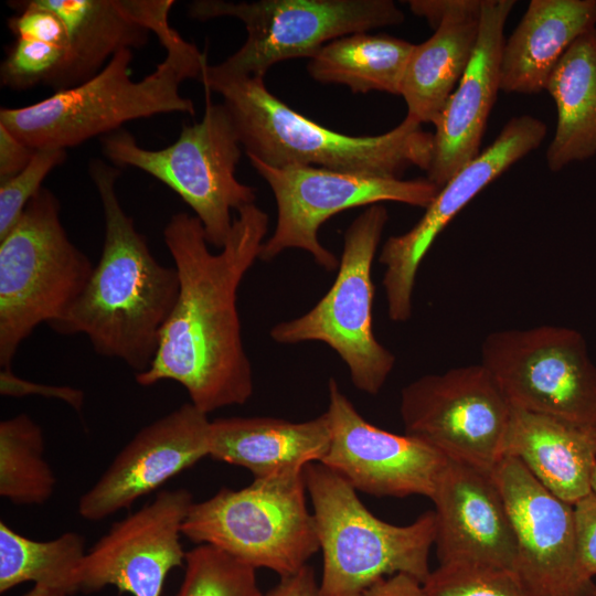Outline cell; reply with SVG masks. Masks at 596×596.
<instances>
[{
    "label": "cell",
    "instance_id": "e0dca14e",
    "mask_svg": "<svg viewBox=\"0 0 596 596\" xmlns=\"http://www.w3.org/2000/svg\"><path fill=\"white\" fill-rule=\"evenodd\" d=\"M193 502L187 489L163 490L115 522L86 552L79 592L113 585L132 596H161L170 571L185 563L182 526Z\"/></svg>",
    "mask_w": 596,
    "mask_h": 596
},
{
    "label": "cell",
    "instance_id": "6da1fadb",
    "mask_svg": "<svg viewBox=\"0 0 596 596\" xmlns=\"http://www.w3.org/2000/svg\"><path fill=\"white\" fill-rule=\"evenodd\" d=\"M267 231V213L256 204L244 206L221 252L213 254L195 215L180 212L170 217L163 240L178 273L179 294L151 365L135 374L138 384L175 381L205 414L251 398L253 370L236 300Z\"/></svg>",
    "mask_w": 596,
    "mask_h": 596
},
{
    "label": "cell",
    "instance_id": "836d02e7",
    "mask_svg": "<svg viewBox=\"0 0 596 596\" xmlns=\"http://www.w3.org/2000/svg\"><path fill=\"white\" fill-rule=\"evenodd\" d=\"M18 14L8 20L17 39L47 42L68 47L67 31L57 14L41 6L38 0L13 1Z\"/></svg>",
    "mask_w": 596,
    "mask_h": 596
},
{
    "label": "cell",
    "instance_id": "603a6c76",
    "mask_svg": "<svg viewBox=\"0 0 596 596\" xmlns=\"http://www.w3.org/2000/svg\"><path fill=\"white\" fill-rule=\"evenodd\" d=\"M596 28V0H531L512 34L504 40L500 91L532 95L547 81L570 45Z\"/></svg>",
    "mask_w": 596,
    "mask_h": 596
},
{
    "label": "cell",
    "instance_id": "ac0fdd59",
    "mask_svg": "<svg viewBox=\"0 0 596 596\" xmlns=\"http://www.w3.org/2000/svg\"><path fill=\"white\" fill-rule=\"evenodd\" d=\"M210 423L189 402L142 427L82 494L78 514L104 520L209 456Z\"/></svg>",
    "mask_w": 596,
    "mask_h": 596
},
{
    "label": "cell",
    "instance_id": "f35d334b",
    "mask_svg": "<svg viewBox=\"0 0 596 596\" xmlns=\"http://www.w3.org/2000/svg\"><path fill=\"white\" fill-rule=\"evenodd\" d=\"M356 596H427L417 578L397 573L372 584Z\"/></svg>",
    "mask_w": 596,
    "mask_h": 596
},
{
    "label": "cell",
    "instance_id": "e575fe53",
    "mask_svg": "<svg viewBox=\"0 0 596 596\" xmlns=\"http://www.w3.org/2000/svg\"><path fill=\"white\" fill-rule=\"evenodd\" d=\"M0 393L3 396L12 397L40 395L57 398L77 412H81L84 405L83 391L71 386L46 385L26 381L15 375L11 369H1L0 371Z\"/></svg>",
    "mask_w": 596,
    "mask_h": 596
},
{
    "label": "cell",
    "instance_id": "277c9868",
    "mask_svg": "<svg viewBox=\"0 0 596 596\" xmlns=\"http://www.w3.org/2000/svg\"><path fill=\"white\" fill-rule=\"evenodd\" d=\"M200 82L222 96L247 157L270 167L310 166L397 179L411 167L429 168L434 136L408 117L382 135L349 136L287 106L263 77L203 75Z\"/></svg>",
    "mask_w": 596,
    "mask_h": 596
},
{
    "label": "cell",
    "instance_id": "d4e9b609",
    "mask_svg": "<svg viewBox=\"0 0 596 596\" xmlns=\"http://www.w3.org/2000/svg\"><path fill=\"white\" fill-rule=\"evenodd\" d=\"M545 91L557 113L545 160L550 171L558 172L596 156V28L570 45Z\"/></svg>",
    "mask_w": 596,
    "mask_h": 596
},
{
    "label": "cell",
    "instance_id": "9a60e30c",
    "mask_svg": "<svg viewBox=\"0 0 596 596\" xmlns=\"http://www.w3.org/2000/svg\"><path fill=\"white\" fill-rule=\"evenodd\" d=\"M492 475L513 528V571L536 596H596L595 578L579 557L574 507L514 457H503Z\"/></svg>",
    "mask_w": 596,
    "mask_h": 596
},
{
    "label": "cell",
    "instance_id": "4316f807",
    "mask_svg": "<svg viewBox=\"0 0 596 596\" xmlns=\"http://www.w3.org/2000/svg\"><path fill=\"white\" fill-rule=\"evenodd\" d=\"M414 44L390 35L360 32L324 44L307 71L322 84L345 85L352 93L379 91L401 95Z\"/></svg>",
    "mask_w": 596,
    "mask_h": 596
},
{
    "label": "cell",
    "instance_id": "74e56055",
    "mask_svg": "<svg viewBox=\"0 0 596 596\" xmlns=\"http://www.w3.org/2000/svg\"><path fill=\"white\" fill-rule=\"evenodd\" d=\"M35 151L0 124V183L21 172Z\"/></svg>",
    "mask_w": 596,
    "mask_h": 596
},
{
    "label": "cell",
    "instance_id": "83f0119b",
    "mask_svg": "<svg viewBox=\"0 0 596 596\" xmlns=\"http://www.w3.org/2000/svg\"><path fill=\"white\" fill-rule=\"evenodd\" d=\"M86 555L85 538L65 532L35 541L0 522V593L25 583L44 584L73 595L79 592V570Z\"/></svg>",
    "mask_w": 596,
    "mask_h": 596
},
{
    "label": "cell",
    "instance_id": "8d00e7d4",
    "mask_svg": "<svg viewBox=\"0 0 596 596\" xmlns=\"http://www.w3.org/2000/svg\"><path fill=\"white\" fill-rule=\"evenodd\" d=\"M409 10L436 30L448 18H480L485 0H411Z\"/></svg>",
    "mask_w": 596,
    "mask_h": 596
},
{
    "label": "cell",
    "instance_id": "d590c367",
    "mask_svg": "<svg viewBox=\"0 0 596 596\" xmlns=\"http://www.w3.org/2000/svg\"><path fill=\"white\" fill-rule=\"evenodd\" d=\"M577 545L586 573L596 576V492L592 491L574 505Z\"/></svg>",
    "mask_w": 596,
    "mask_h": 596
},
{
    "label": "cell",
    "instance_id": "30bf717a",
    "mask_svg": "<svg viewBox=\"0 0 596 596\" xmlns=\"http://www.w3.org/2000/svg\"><path fill=\"white\" fill-rule=\"evenodd\" d=\"M389 220L384 205L368 206L347 228L334 283L306 313L275 324L270 338L280 344L319 341L348 366L355 389L376 395L395 365V355L372 328V264Z\"/></svg>",
    "mask_w": 596,
    "mask_h": 596
},
{
    "label": "cell",
    "instance_id": "2e32d148",
    "mask_svg": "<svg viewBox=\"0 0 596 596\" xmlns=\"http://www.w3.org/2000/svg\"><path fill=\"white\" fill-rule=\"evenodd\" d=\"M331 441L320 464L356 491L430 499L447 458L424 441L379 428L356 411L337 380L328 382Z\"/></svg>",
    "mask_w": 596,
    "mask_h": 596
},
{
    "label": "cell",
    "instance_id": "7a4b0ae2",
    "mask_svg": "<svg viewBox=\"0 0 596 596\" xmlns=\"http://www.w3.org/2000/svg\"><path fill=\"white\" fill-rule=\"evenodd\" d=\"M89 174L105 219L100 258L79 297L50 328L85 334L96 353L124 361L137 373L151 365L178 298L175 267L161 265L116 194L120 171L94 159Z\"/></svg>",
    "mask_w": 596,
    "mask_h": 596
},
{
    "label": "cell",
    "instance_id": "4fadbf2b",
    "mask_svg": "<svg viewBox=\"0 0 596 596\" xmlns=\"http://www.w3.org/2000/svg\"><path fill=\"white\" fill-rule=\"evenodd\" d=\"M512 407L481 364L426 374L403 387L405 434L447 459L493 473L503 458Z\"/></svg>",
    "mask_w": 596,
    "mask_h": 596
},
{
    "label": "cell",
    "instance_id": "44dd1931",
    "mask_svg": "<svg viewBox=\"0 0 596 596\" xmlns=\"http://www.w3.org/2000/svg\"><path fill=\"white\" fill-rule=\"evenodd\" d=\"M330 441L327 412L304 422L264 416L217 418L210 423L209 457L243 467L259 479L320 462Z\"/></svg>",
    "mask_w": 596,
    "mask_h": 596
},
{
    "label": "cell",
    "instance_id": "ab89813d",
    "mask_svg": "<svg viewBox=\"0 0 596 596\" xmlns=\"http://www.w3.org/2000/svg\"><path fill=\"white\" fill-rule=\"evenodd\" d=\"M264 596H319V583L307 564L297 573L280 577V582Z\"/></svg>",
    "mask_w": 596,
    "mask_h": 596
},
{
    "label": "cell",
    "instance_id": "9c48e42d",
    "mask_svg": "<svg viewBox=\"0 0 596 596\" xmlns=\"http://www.w3.org/2000/svg\"><path fill=\"white\" fill-rule=\"evenodd\" d=\"M188 13L199 21L236 18L246 28V41L234 54L206 65L203 75L220 78H264L278 62L310 60L334 39L405 20L392 0H196Z\"/></svg>",
    "mask_w": 596,
    "mask_h": 596
},
{
    "label": "cell",
    "instance_id": "5bb4252c",
    "mask_svg": "<svg viewBox=\"0 0 596 596\" xmlns=\"http://www.w3.org/2000/svg\"><path fill=\"white\" fill-rule=\"evenodd\" d=\"M546 131V125L530 115L509 119L494 141L439 189L411 230L386 240L379 262L385 267L382 284L391 320L411 318L416 274L439 233L481 190L539 148Z\"/></svg>",
    "mask_w": 596,
    "mask_h": 596
},
{
    "label": "cell",
    "instance_id": "ba28073f",
    "mask_svg": "<svg viewBox=\"0 0 596 596\" xmlns=\"http://www.w3.org/2000/svg\"><path fill=\"white\" fill-rule=\"evenodd\" d=\"M102 146L114 164L137 168L173 190L194 211L214 247L222 248L230 236L231 211L255 204V189L235 175L242 143L232 117L207 89L202 119L183 126L163 149L142 148L126 130L104 136Z\"/></svg>",
    "mask_w": 596,
    "mask_h": 596
},
{
    "label": "cell",
    "instance_id": "8992f818",
    "mask_svg": "<svg viewBox=\"0 0 596 596\" xmlns=\"http://www.w3.org/2000/svg\"><path fill=\"white\" fill-rule=\"evenodd\" d=\"M61 205L42 188L0 240V365L41 323L60 319L84 290L94 265L68 238Z\"/></svg>",
    "mask_w": 596,
    "mask_h": 596
},
{
    "label": "cell",
    "instance_id": "cb8c5ba5",
    "mask_svg": "<svg viewBox=\"0 0 596 596\" xmlns=\"http://www.w3.org/2000/svg\"><path fill=\"white\" fill-rule=\"evenodd\" d=\"M63 21L68 38L64 67L54 83L62 91L95 76L120 50L143 46L149 30L125 0H38Z\"/></svg>",
    "mask_w": 596,
    "mask_h": 596
},
{
    "label": "cell",
    "instance_id": "ffe728a7",
    "mask_svg": "<svg viewBox=\"0 0 596 596\" xmlns=\"http://www.w3.org/2000/svg\"><path fill=\"white\" fill-rule=\"evenodd\" d=\"M514 0H485L478 41L459 84L434 124L427 179L439 189L480 153L487 121L500 91L504 25Z\"/></svg>",
    "mask_w": 596,
    "mask_h": 596
},
{
    "label": "cell",
    "instance_id": "f546056e",
    "mask_svg": "<svg viewBox=\"0 0 596 596\" xmlns=\"http://www.w3.org/2000/svg\"><path fill=\"white\" fill-rule=\"evenodd\" d=\"M184 566L175 596H264L256 570L214 546L200 544L187 552Z\"/></svg>",
    "mask_w": 596,
    "mask_h": 596
},
{
    "label": "cell",
    "instance_id": "4dcf8cb0",
    "mask_svg": "<svg viewBox=\"0 0 596 596\" xmlns=\"http://www.w3.org/2000/svg\"><path fill=\"white\" fill-rule=\"evenodd\" d=\"M423 587L427 596H536L512 568L473 563L440 564Z\"/></svg>",
    "mask_w": 596,
    "mask_h": 596
},
{
    "label": "cell",
    "instance_id": "b9f144b4",
    "mask_svg": "<svg viewBox=\"0 0 596 596\" xmlns=\"http://www.w3.org/2000/svg\"><path fill=\"white\" fill-rule=\"evenodd\" d=\"M592 490L594 492H596V464L593 468V472H592Z\"/></svg>",
    "mask_w": 596,
    "mask_h": 596
},
{
    "label": "cell",
    "instance_id": "3957f363",
    "mask_svg": "<svg viewBox=\"0 0 596 596\" xmlns=\"http://www.w3.org/2000/svg\"><path fill=\"white\" fill-rule=\"evenodd\" d=\"M166 57L140 81L131 78L132 51L117 52L92 78L56 91L32 105L1 108L0 124L33 149H65L106 136L128 121L159 114L194 115V104L179 87L185 79L201 81L205 53L184 40L170 24L152 29Z\"/></svg>",
    "mask_w": 596,
    "mask_h": 596
},
{
    "label": "cell",
    "instance_id": "5b68a950",
    "mask_svg": "<svg viewBox=\"0 0 596 596\" xmlns=\"http://www.w3.org/2000/svg\"><path fill=\"white\" fill-rule=\"evenodd\" d=\"M304 478L322 552L319 596H356L397 573L426 581L436 535L434 510L395 525L375 517L358 491L324 465L308 464Z\"/></svg>",
    "mask_w": 596,
    "mask_h": 596
},
{
    "label": "cell",
    "instance_id": "60d3db41",
    "mask_svg": "<svg viewBox=\"0 0 596 596\" xmlns=\"http://www.w3.org/2000/svg\"><path fill=\"white\" fill-rule=\"evenodd\" d=\"M22 596H71L66 592L44 585V584H33V587L29 589Z\"/></svg>",
    "mask_w": 596,
    "mask_h": 596
},
{
    "label": "cell",
    "instance_id": "484cf974",
    "mask_svg": "<svg viewBox=\"0 0 596 596\" xmlns=\"http://www.w3.org/2000/svg\"><path fill=\"white\" fill-rule=\"evenodd\" d=\"M480 18H448L409 56L401 96L406 117L435 124L472 57Z\"/></svg>",
    "mask_w": 596,
    "mask_h": 596
},
{
    "label": "cell",
    "instance_id": "7402d4cb",
    "mask_svg": "<svg viewBox=\"0 0 596 596\" xmlns=\"http://www.w3.org/2000/svg\"><path fill=\"white\" fill-rule=\"evenodd\" d=\"M505 456L519 459L551 493L574 505L593 491L596 427L512 407Z\"/></svg>",
    "mask_w": 596,
    "mask_h": 596
},
{
    "label": "cell",
    "instance_id": "7c38bea8",
    "mask_svg": "<svg viewBox=\"0 0 596 596\" xmlns=\"http://www.w3.org/2000/svg\"><path fill=\"white\" fill-rule=\"evenodd\" d=\"M248 159L270 187L277 205L274 233L259 253L263 262L285 249L299 248L324 270H336L340 262L318 238L326 221L342 211L385 201L426 209L439 191L427 178L402 180L310 166L275 168L254 157Z\"/></svg>",
    "mask_w": 596,
    "mask_h": 596
},
{
    "label": "cell",
    "instance_id": "f1b7e54d",
    "mask_svg": "<svg viewBox=\"0 0 596 596\" xmlns=\"http://www.w3.org/2000/svg\"><path fill=\"white\" fill-rule=\"evenodd\" d=\"M38 423L21 413L0 422V496L18 505H40L53 496L56 477L44 457Z\"/></svg>",
    "mask_w": 596,
    "mask_h": 596
},
{
    "label": "cell",
    "instance_id": "d6986e66",
    "mask_svg": "<svg viewBox=\"0 0 596 596\" xmlns=\"http://www.w3.org/2000/svg\"><path fill=\"white\" fill-rule=\"evenodd\" d=\"M430 500L439 565L473 563L513 570V528L492 473L447 459Z\"/></svg>",
    "mask_w": 596,
    "mask_h": 596
},
{
    "label": "cell",
    "instance_id": "8fae6325",
    "mask_svg": "<svg viewBox=\"0 0 596 596\" xmlns=\"http://www.w3.org/2000/svg\"><path fill=\"white\" fill-rule=\"evenodd\" d=\"M510 405L596 427V365L583 334L542 324L489 333L481 362Z\"/></svg>",
    "mask_w": 596,
    "mask_h": 596
},
{
    "label": "cell",
    "instance_id": "d6a6232c",
    "mask_svg": "<svg viewBox=\"0 0 596 596\" xmlns=\"http://www.w3.org/2000/svg\"><path fill=\"white\" fill-rule=\"evenodd\" d=\"M65 159V149H38L21 172L0 183V240L19 222L46 175Z\"/></svg>",
    "mask_w": 596,
    "mask_h": 596
},
{
    "label": "cell",
    "instance_id": "52a82bcc",
    "mask_svg": "<svg viewBox=\"0 0 596 596\" xmlns=\"http://www.w3.org/2000/svg\"><path fill=\"white\" fill-rule=\"evenodd\" d=\"M306 493L304 469L254 479L238 490L222 488L192 503L182 534L255 570L289 576L320 550Z\"/></svg>",
    "mask_w": 596,
    "mask_h": 596
},
{
    "label": "cell",
    "instance_id": "1f68e13d",
    "mask_svg": "<svg viewBox=\"0 0 596 596\" xmlns=\"http://www.w3.org/2000/svg\"><path fill=\"white\" fill-rule=\"evenodd\" d=\"M66 55L65 46L17 39L1 63V85L15 91L39 84L53 87L64 67Z\"/></svg>",
    "mask_w": 596,
    "mask_h": 596
}]
</instances>
